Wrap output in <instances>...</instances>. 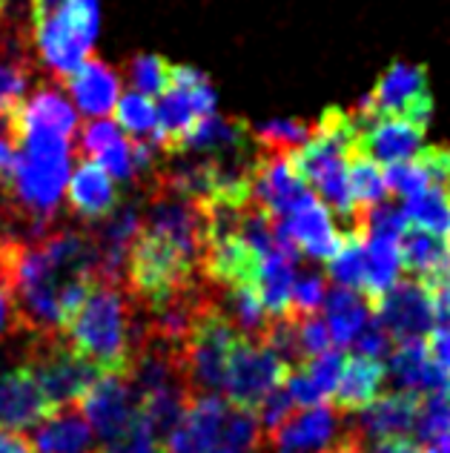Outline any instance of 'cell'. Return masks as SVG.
Returning a JSON list of instances; mask_svg holds the SVG:
<instances>
[{
    "instance_id": "obj_26",
    "label": "cell",
    "mask_w": 450,
    "mask_h": 453,
    "mask_svg": "<svg viewBox=\"0 0 450 453\" xmlns=\"http://www.w3.org/2000/svg\"><path fill=\"white\" fill-rule=\"evenodd\" d=\"M401 250L399 242H382V238H364V284L362 296L370 307L393 288L401 276Z\"/></svg>"
},
{
    "instance_id": "obj_5",
    "label": "cell",
    "mask_w": 450,
    "mask_h": 453,
    "mask_svg": "<svg viewBox=\"0 0 450 453\" xmlns=\"http://www.w3.org/2000/svg\"><path fill=\"white\" fill-rule=\"evenodd\" d=\"M23 365L32 371L52 413L80 404L89 388L101 379V373L61 339H34L29 362Z\"/></svg>"
},
{
    "instance_id": "obj_53",
    "label": "cell",
    "mask_w": 450,
    "mask_h": 453,
    "mask_svg": "<svg viewBox=\"0 0 450 453\" xmlns=\"http://www.w3.org/2000/svg\"><path fill=\"white\" fill-rule=\"evenodd\" d=\"M373 453H424L419 445L408 442V439H401V442H382V445H373Z\"/></svg>"
},
{
    "instance_id": "obj_17",
    "label": "cell",
    "mask_w": 450,
    "mask_h": 453,
    "mask_svg": "<svg viewBox=\"0 0 450 453\" xmlns=\"http://www.w3.org/2000/svg\"><path fill=\"white\" fill-rule=\"evenodd\" d=\"M356 152L367 155L376 164H401L413 161L422 152L424 129L405 121V118H373L367 124H356Z\"/></svg>"
},
{
    "instance_id": "obj_16",
    "label": "cell",
    "mask_w": 450,
    "mask_h": 453,
    "mask_svg": "<svg viewBox=\"0 0 450 453\" xmlns=\"http://www.w3.org/2000/svg\"><path fill=\"white\" fill-rule=\"evenodd\" d=\"M227 411L224 396H193L179 425L164 436V453H212Z\"/></svg>"
},
{
    "instance_id": "obj_12",
    "label": "cell",
    "mask_w": 450,
    "mask_h": 453,
    "mask_svg": "<svg viewBox=\"0 0 450 453\" xmlns=\"http://www.w3.org/2000/svg\"><path fill=\"white\" fill-rule=\"evenodd\" d=\"M341 431V413L333 404H318L293 413L287 422H281L276 431L264 436L270 453H322Z\"/></svg>"
},
{
    "instance_id": "obj_39",
    "label": "cell",
    "mask_w": 450,
    "mask_h": 453,
    "mask_svg": "<svg viewBox=\"0 0 450 453\" xmlns=\"http://www.w3.org/2000/svg\"><path fill=\"white\" fill-rule=\"evenodd\" d=\"M362 226H364V238H382V242H401V235L410 230L405 210L399 204H390V201H382V204L367 210Z\"/></svg>"
},
{
    "instance_id": "obj_47",
    "label": "cell",
    "mask_w": 450,
    "mask_h": 453,
    "mask_svg": "<svg viewBox=\"0 0 450 453\" xmlns=\"http://www.w3.org/2000/svg\"><path fill=\"white\" fill-rule=\"evenodd\" d=\"M299 342H301V353L307 362L327 350H333V336H330V330H327V321L318 316L299 319Z\"/></svg>"
},
{
    "instance_id": "obj_20",
    "label": "cell",
    "mask_w": 450,
    "mask_h": 453,
    "mask_svg": "<svg viewBox=\"0 0 450 453\" xmlns=\"http://www.w3.org/2000/svg\"><path fill=\"white\" fill-rule=\"evenodd\" d=\"M64 83L72 95V106H78L80 115H87L89 121L110 118V112H115L118 106V98H121V75L101 58L84 61Z\"/></svg>"
},
{
    "instance_id": "obj_56",
    "label": "cell",
    "mask_w": 450,
    "mask_h": 453,
    "mask_svg": "<svg viewBox=\"0 0 450 453\" xmlns=\"http://www.w3.org/2000/svg\"><path fill=\"white\" fill-rule=\"evenodd\" d=\"M447 193H450V189H447Z\"/></svg>"
},
{
    "instance_id": "obj_35",
    "label": "cell",
    "mask_w": 450,
    "mask_h": 453,
    "mask_svg": "<svg viewBox=\"0 0 450 453\" xmlns=\"http://www.w3.org/2000/svg\"><path fill=\"white\" fill-rule=\"evenodd\" d=\"M115 118L121 133L126 129V135H133V141H149L158 135V106L141 92L121 95L115 106Z\"/></svg>"
},
{
    "instance_id": "obj_18",
    "label": "cell",
    "mask_w": 450,
    "mask_h": 453,
    "mask_svg": "<svg viewBox=\"0 0 450 453\" xmlns=\"http://www.w3.org/2000/svg\"><path fill=\"white\" fill-rule=\"evenodd\" d=\"M419 396L416 393H385L376 402L367 404L364 411H359V425L353 431L359 434L362 442H401L410 431L413 422H416V411H419Z\"/></svg>"
},
{
    "instance_id": "obj_31",
    "label": "cell",
    "mask_w": 450,
    "mask_h": 453,
    "mask_svg": "<svg viewBox=\"0 0 450 453\" xmlns=\"http://www.w3.org/2000/svg\"><path fill=\"white\" fill-rule=\"evenodd\" d=\"M413 434L424 453H450V399L447 393H431L419 402Z\"/></svg>"
},
{
    "instance_id": "obj_1",
    "label": "cell",
    "mask_w": 450,
    "mask_h": 453,
    "mask_svg": "<svg viewBox=\"0 0 450 453\" xmlns=\"http://www.w3.org/2000/svg\"><path fill=\"white\" fill-rule=\"evenodd\" d=\"M72 175V141L50 133L20 138L18 161L0 189L15 224L27 226V242L50 233V221L61 207Z\"/></svg>"
},
{
    "instance_id": "obj_21",
    "label": "cell",
    "mask_w": 450,
    "mask_h": 453,
    "mask_svg": "<svg viewBox=\"0 0 450 453\" xmlns=\"http://www.w3.org/2000/svg\"><path fill=\"white\" fill-rule=\"evenodd\" d=\"M66 198L69 210L87 224L110 219L121 207V196H118L115 181L95 161H80L75 166V173L69 175L66 184Z\"/></svg>"
},
{
    "instance_id": "obj_33",
    "label": "cell",
    "mask_w": 450,
    "mask_h": 453,
    "mask_svg": "<svg viewBox=\"0 0 450 453\" xmlns=\"http://www.w3.org/2000/svg\"><path fill=\"white\" fill-rule=\"evenodd\" d=\"M401 210H405V219L410 226L450 242V196L445 189L431 187L428 193L405 201Z\"/></svg>"
},
{
    "instance_id": "obj_54",
    "label": "cell",
    "mask_w": 450,
    "mask_h": 453,
    "mask_svg": "<svg viewBox=\"0 0 450 453\" xmlns=\"http://www.w3.org/2000/svg\"><path fill=\"white\" fill-rule=\"evenodd\" d=\"M64 0H29V12H32V18L34 15H46V12H52L61 6Z\"/></svg>"
},
{
    "instance_id": "obj_10",
    "label": "cell",
    "mask_w": 450,
    "mask_h": 453,
    "mask_svg": "<svg viewBox=\"0 0 450 453\" xmlns=\"http://www.w3.org/2000/svg\"><path fill=\"white\" fill-rule=\"evenodd\" d=\"M313 196V189L307 187L290 155L284 152H256L253 175H250V198L256 207L270 212L272 219H287L290 212Z\"/></svg>"
},
{
    "instance_id": "obj_43",
    "label": "cell",
    "mask_w": 450,
    "mask_h": 453,
    "mask_svg": "<svg viewBox=\"0 0 450 453\" xmlns=\"http://www.w3.org/2000/svg\"><path fill=\"white\" fill-rule=\"evenodd\" d=\"M95 453H164V445L156 436V431H152L138 413L135 425L129 427L121 439H115V442H110V445L95 448Z\"/></svg>"
},
{
    "instance_id": "obj_40",
    "label": "cell",
    "mask_w": 450,
    "mask_h": 453,
    "mask_svg": "<svg viewBox=\"0 0 450 453\" xmlns=\"http://www.w3.org/2000/svg\"><path fill=\"white\" fill-rule=\"evenodd\" d=\"M301 373L310 381V388L316 390V396L322 399H330L339 388V379L345 373V353L341 350H327L322 356H316V359L304 362Z\"/></svg>"
},
{
    "instance_id": "obj_9",
    "label": "cell",
    "mask_w": 450,
    "mask_h": 453,
    "mask_svg": "<svg viewBox=\"0 0 450 453\" xmlns=\"http://www.w3.org/2000/svg\"><path fill=\"white\" fill-rule=\"evenodd\" d=\"M373 316L378 319L390 339L405 342H424L436 327L433 296L422 281H396L382 299L373 304Z\"/></svg>"
},
{
    "instance_id": "obj_13",
    "label": "cell",
    "mask_w": 450,
    "mask_h": 453,
    "mask_svg": "<svg viewBox=\"0 0 450 453\" xmlns=\"http://www.w3.org/2000/svg\"><path fill=\"white\" fill-rule=\"evenodd\" d=\"M9 124L15 129L18 141L34 133H50L72 141V135L80 129L72 101L57 87H50V83L38 87L29 98H23V104L9 115Z\"/></svg>"
},
{
    "instance_id": "obj_45",
    "label": "cell",
    "mask_w": 450,
    "mask_h": 453,
    "mask_svg": "<svg viewBox=\"0 0 450 453\" xmlns=\"http://www.w3.org/2000/svg\"><path fill=\"white\" fill-rule=\"evenodd\" d=\"M95 164L101 166V170L112 178V181H133L135 178V164H133V141H129L126 135L121 141H115V144L101 152L98 158H95Z\"/></svg>"
},
{
    "instance_id": "obj_50",
    "label": "cell",
    "mask_w": 450,
    "mask_h": 453,
    "mask_svg": "<svg viewBox=\"0 0 450 453\" xmlns=\"http://www.w3.org/2000/svg\"><path fill=\"white\" fill-rule=\"evenodd\" d=\"M322 453H364V442L359 439L356 431H345L330 448H324Z\"/></svg>"
},
{
    "instance_id": "obj_32",
    "label": "cell",
    "mask_w": 450,
    "mask_h": 453,
    "mask_svg": "<svg viewBox=\"0 0 450 453\" xmlns=\"http://www.w3.org/2000/svg\"><path fill=\"white\" fill-rule=\"evenodd\" d=\"M262 448H264V431L258 425V416L253 411L230 404L212 453H258Z\"/></svg>"
},
{
    "instance_id": "obj_41",
    "label": "cell",
    "mask_w": 450,
    "mask_h": 453,
    "mask_svg": "<svg viewBox=\"0 0 450 453\" xmlns=\"http://www.w3.org/2000/svg\"><path fill=\"white\" fill-rule=\"evenodd\" d=\"M327 281L322 273H301L293 281V296H290V316L295 319H307L316 316L318 310L324 307L327 299Z\"/></svg>"
},
{
    "instance_id": "obj_34",
    "label": "cell",
    "mask_w": 450,
    "mask_h": 453,
    "mask_svg": "<svg viewBox=\"0 0 450 453\" xmlns=\"http://www.w3.org/2000/svg\"><path fill=\"white\" fill-rule=\"evenodd\" d=\"M316 135V124L310 121H295V118H276V121L258 124L250 129V138L262 152H284L293 155L301 150L307 141Z\"/></svg>"
},
{
    "instance_id": "obj_52",
    "label": "cell",
    "mask_w": 450,
    "mask_h": 453,
    "mask_svg": "<svg viewBox=\"0 0 450 453\" xmlns=\"http://www.w3.org/2000/svg\"><path fill=\"white\" fill-rule=\"evenodd\" d=\"M6 327H15V307H11V296L0 290V333Z\"/></svg>"
},
{
    "instance_id": "obj_11",
    "label": "cell",
    "mask_w": 450,
    "mask_h": 453,
    "mask_svg": "<svg viewBox=\"0 0 450 453\" xmlns=\"http://www.w3.org/2000/svg\"><path fill=\"white\" fill-rule=\"evenodd\" d=\"M80 413L101 445L121 439L138 419V402L124 376H101L80 399Z\"/></svg>"
},
{
    "instance_id": "obj_48",
    "label": "cell",
    "mask_w": 450,
    "mask_h": 453,
    "mask_svg": "<svg viewBox=\"0 0 450 453\" xmlns=\"http://www.w3.org/2000/svg\"><path fill=\"white\" fill-rule=\"evenodd\" d=\"M424 348H428L433 365L450 376V327H433Z\"/></svg>"
},
{
    "instance_id": "obj_29",
    "label": "cell",
    "mask_w": 450,
    "mask_h": 453,
    "mask_svg": "<svg viewBox=\"0 0 450 453\" xmlns=\"http://www.w3.org/2000/svg\"><path fill=\"white\" fill-rule=\"evenodd\" d=\"M221 293H224V302H218V307H221V313L230 319V325L239 330L244 339L262 342L270 327V316L253 284H239V288L221 290Z\"/></svg>"
},
{
    "instance_id": "obj_7",
    "label": "cell",
    "mask_w": 450,
    "mask_h": 453,
    "mask_svg": "<svg viewBox=\"0 0 450 453\" xmlns=\"http://www.w3.org/2000/svg\"><path fill=\"white\" fill-rule=\"evenodd\" d=\"M287 373L290 371L276 359V353L264 342L241 336L230 353L227 376H224V393H227V402L235 404V408L256 413V408L262 404L267 393L284 385Z\"/></svg>"
},
{
    "instance_id": "obj_28",
    "label": "cell",
    "mask_w": 450,
    "mask_h": 453,
    "mask_svg": "<svg viewBox=\"0 0 450 453\" xmlns=\"http://www.w3.org/2000/svg\"><path fill=\"white\" fill-rule=\"evenodd\" d=\"M6 43L0 50V118H9L27 98L29 89V43L23 35H6Z\"/></svg>"
},
{
    "instance_id": "obj_51",
    "label": "cell",
    "mask_w": 450,
    "mask_h": 453,
    "mask_svg": "<svg viewBox=\"0 0 450 453\" xmlns=\"http://www.w3.org/2000/svg\"><path fill=\"white\" fill-rule=\"evenodd\" d=\"M0 453H32V442L23 434L0 431Z\"/></svg>"
},
{
    "instance_id": "obj_55",
    "label": "cell",
    "mask_w": 450,
    "mask_h": 453,
    "mask_svg": "<svg viewBox=\"0 0 450 453\" xmlns=\"http://www.w3.org/2000/svg\"><path fill=\"white\" fill-rule=\"evenodd\" d=\"M445 393H447V399H450V388H447V390H445Z\"/></svg>"
},
{
    "instance_id": "obj_22",
    "label": "cell",
    "mask_w": 450,
    "mask_h": 453,
    "mask_svg": "<svg viewBox=\"0 0 450 453\" xmlns=\"http://www.w3.org/2000/svg\"><path fill=\"white\" fill-rule=\"evenodd\" d=\"M387 376L396 381L399 390L405 393H445L450 388V376L445 371L433 365V359L428 356V348L424 342H405L387 356Z\"/></svg>"
},
{
    "instance_id": "obj_6",
    "label": "cell",
    "mask_w": 450,
    "mask_h": 453,
    "mask_svg": "<svg viewBox=\"0 0 450 453\" xmlns=\"http://www.w3.org/2000/svg\"><path fill=\"white\" fill-rule=\"evenodd\" d=\"M218 95L212 89V81L195 66L172 64L170 87L161 95L158 104V141L164 152L175 138H181L198 118H207L216 112Z\"/></svg>"
},
{
    "instance_id": "obj_49",
    "label": "cell",
    "mask_w": 450,
    "mask_h": 453,
    "mask_svg": "<svg viewBox=\"0 0 450 453\" xmlns=\"http://www.w3.org/2000/svg\"><path fill=\"white\" fill-rule=\"evenodd\" d=\"M433 296V313L442 321V327H450V281H442L431 288Z\"/></svg>"
},
{
    "instance_id": "obj_2",
    "label": "cell",
    "mask_w": 450,
    "mask_h": 453,
    "mask_svg": "<svg viewBox=\"0 0 450 453\" xmlns=\"http://www.w3.org/2000/svg\"><path fill=\"white\" fill-rule=\"evenodd\" d=\"M135 304L124 284L95 279L87 302L66 325V344L101 376H124L133 359Z\"/></svg>"
},
{
    "instance_id": "obj_42",
    "label": "cell",
    "mask_w": 450,
    "mask_h": 453,
    "mask_svg": "<svg viewBox=\"0 0 450 453\" xmlns=\"http://www.w3.org/2000/svg\"><path fill=\"white\" fill-rule=\"evenodd\" d=\"M121 138H124L121 127L110 121V118H98V121H89L78 129V150L87 155V161H95L101 152H106Z\"/></svg>"
},
{
    "instance_id": "obj_38",
    "label": "cell",
    "mask_w": 450,
    "mask_h": 453,
    "mask_svg": "<svg viewBox=\"0 0 450 453\" xmlns=\"http://www.w3.org/2000/svg\"><path fill=\"white\" fill-rule=\"evenodd\" d=\"M385 181H387V193H393L396 198H416L422 193H428L433 187L431 173L424 170V164L419 161V155L413 161H401V164H390L385 170Z\"/></svg>"
},
{
    "instance_id": "obj_23",
    "label": "cell",
    "mask_w": 450,
    "mask_h": 453,
    "mask_svg": "<svg viewBox=\"0 0 450 453\" xmlns=\"http://www.w3.org/2000/svg\"><path fill=\"white\" fill-rule=\"evenodd\" d=\"M295 265L299 256L284 253V250H272L262 261H258L256 281L253 288L262 299L270 319L290 316V296H293V281H295Z\"/></svg>"
},
{
    "instance_id": "obj_4",
    "label": "cell",
    "mask_w": 450,
    "mask_h": 453,
    "mask_svg": "<svg viewBox=\"0 0 450 453\" xmlns=\"http://www.w3.org/2000/svg\"><path fill=\"white\" fill-rule=\"evenodd\" d=\"M241 333L230 325V319L221 313L218 299L201 307L193 325V333L184 344L181 371L184 381L193 396H218L224 390V376H227V362Z\"/></svg>"
},
{
    "instance_id": "obj_46",
    "label": "cell",
    "mask_w": 450,
    "mask_h": 453,
    "mask_svg": "<svg viewBox=\"0 0 450 453\" xmlns=\"http://www.w3.org/2000/svg\"><path fill=\"white\" fill-rule=\"evenodd\" d=\"M293 416V399L284 385H278L276 390H270L267 396L258 404V425H262L264 436L272 434L281 422H287Z\"/></svg>"
},
{
    "instance_id": "obj_19",
    "label": "cell",
    "mask_w": 450,
    "mask_h": 453,
    "mask_svg": "<svg viewBox=\"0 0 450 453\" xmlns=\"http://www.w3.org/2000/svg\"><path fill=\"white\" fill-rule=\"evenodd\" d=\"M50 404H46L38 381H34L27 365L0 373V431L18 434L23 427L50 419Z\"/></svg>"
},
{
    "instance_id": "obj_24",
    "label": "cell",
    "mask_w": 450,
    "mask_h": 453,
    "mask_svg": "<svg viewBox=\"0 0 450 453\" xmlns=\"http://www.w3.org/2000/svg\"><path fill=\"white\" fill-rule=\"evenodd\" d=\"M32 448L38 453H95V434L80 408H66L43 419Z\"/></svg>"
},
{
    "instance_id": "obj_14",
    "label": "cell",
    "mask_w": 450,
    "mask_h": 453,
    "mask_svg": "<svg viewBox=\"0 0 450 453\" xmlns=\"http://www.w3.org/2000/svg\"><path fill=\"white\" fill-rule=\"evenodd\" d=\"M278 221L284 224V230H287L295 250L313 261H330L339 253L341 242H345V233L336 226L333 212H330V207L316 196L301 201L287 219H278Z\"/></svg>"
},
{
    "instance_id": "obj_25",
    "label": "cell",
    "mask_w": 450,
    "mask_h": 453,
    "mask_svg": "<svg viewBox=\"0 0 450 453\" xmlns=\"http://www.w3.org/2000/svg\"><path fill=\"white\" fill-rule=\"evenodd\" d=\"M387 379V371L382 362H370V359H359L353 356L350 362H345V373L339 379V388L333 393V408L339 413H356L364 411L367 404L378 399L382 385Z\"/></svg>"
},
{
    "instance_id": "obj_37",
    "label": "cell",
    "mask_w": 450,
    "mask_h": 453,
    "mask_svg": "<svg viewBox=\"0 0 450 453\" xmlns=\"http://www.w3.org/2000/svg\"><path fill=\"white\" fill-rule=\"evenodd\" d=\"M170 75H172V64L164 61L161 55H135L126 66V78L133 83V92L147 95V98L167 92Z\"/></svg>"
},
{
    "instance_id": "obj_3",
    "label": "cell",
    "mask_w": 450,
    "mask_h": 453,
    "mask_svg": "<svg viewBox=\"0 0 450 453\" xmlns=\"http://www.w3.org/2000/svg\"><path fill=\"white\" fill-rule=\"evenodd\" d=\"M101 32L98 0H64L61 6L29 20V43L34 58L55 81H66L92 58Z\"/></svg>"
},
{
    "instance_id": "obj_36",
    "label": "cell",
    "mask_w": 450,
    "mask_h": 453,
    "mask_svg": "<svg viewBox=\"0 0 450 453\" xmlns=\"http://www.w3.org/2000/svg\"><path fill=\"white\" fill-rule=\"evenodd\" d=\"M327 276L336 281L341 290H362L364 284V235L345 233L339 253L327 261Z\"/></svg>"
},
{
    "instance_id": "obj_8",
    "label": "cell",
    "mask_w": 450,
    "mask_h": 453,
    "mask_svg": "<svg viewBox=\"0 0 450 453\" xmlns=\"http://www.w3.org/2000/svg\"><path fill=\"white\" fill-rule=\"evenodd\" d=\"M376 118H405L428 129L433 115V95L428 87V69L396 61L378 75L373 92L367 95Z\"/></svg>"
},
{
    "instance_id": "obj_27",
    "label": "cell",
    "mask_w": 450,
    "mask_h": 453,
    "mask_svg": "<svg viewBox=\"0 0 450 453\" xmlns=\"http://www.w3.org/2000/svg\"><path fill=\"white\" fill-rule=\"evenodd\" d=\"M324 321L336 344H353L364 330L367 321L373 319V307L356 290H330L324 299Z\"/></svg>"
},
{
    "instance_id": "obj_15",
    "label": "cell",
    "mask_w": 450,
    "mask_h": 453,
    "mask_svg": "<svg viewBox=\"0 0 450 453\" xmlns=\"http://www.w3.org/2000/svg\"><path fill=\"white\" fill-rule=\"evenodd\" d=\"M247 141H250V129L241 121L224 115H207L187 129L181 138H175L167 147V155H184V158H239L247 152Z\"/></svg>"
},
{
    "instance_id": "obj_44",
    "label": "cell",
    "mask_w": 450,
    "mask_h": 453,
    "mask_svg": "<svg viewBox=\"0 0 450 453\" xmlns=\"http://www.w3.org/2000/svg\"><path fill=\"white\" fill-rule=\"evenodd\" d=\"M353 350H356L359 359L385 362L387 356L393 353V339H390V333L378 325V319L373 316L364 325V330L356 336V342H353Z\"/></svg>"
},
{
    "instance_id": "obj_30",
    "label": "cell",
    "mask_w": 450,
    "mask_h": 453,
    "mask_svg": "<svg viewBox=\"0 0 450 453\" xmlns=\"http://www.w3.org/2000/svg\"><path fill=\"white\" fill-rule=\"evenodd\" d=\"M347 196L353 210L364 216L367 210L387 201V181H385V170L382 164L370 161L362 152H353L347 158Z\"/></svg>"
}]
</instances>
